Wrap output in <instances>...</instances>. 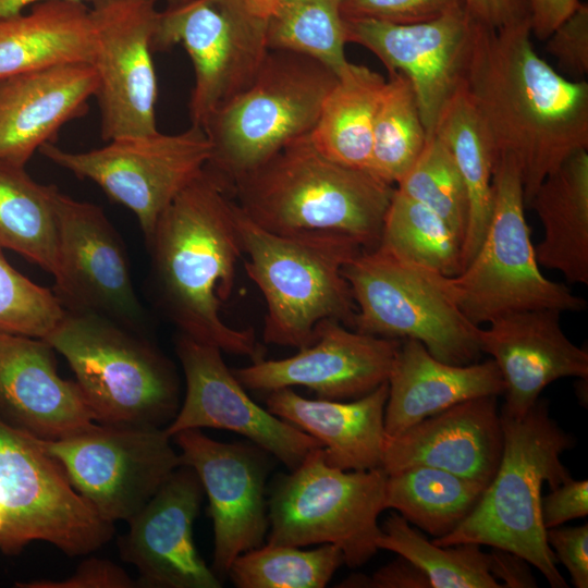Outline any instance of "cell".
<instances>
[{
  "label": "cell",
  "instance_id": "6da1fadb",
  "mask_svg": "<svg viewBox=\"0 0 588 588\" xmlns=\"http://www.w3.org/2000/svg\"><path fill=\"white\" fill-rule=\"evenodd\" d=\"M464 87L495 158L517 160L525 206L549 173L588 149V83L537 54L529 19L499 29L479 23Z\"/></svg>",
  "mask_w": 588,
  "mask_h": 588
},
{
  "label": "cell",
  "instance_id": "7a4b0ae2",
  "mask_svg": "<svg viewBox=\"0 0 588 588\" xmlns=\"http://www.w3.org/2000/svg\"><path fill=\"white\" fill-rule=\"evenodd\" d=\"M236 206L231 182L207 164L160 215L147 243L158 290L181 333L254 363L264 359L254 330L232 328L220 316L244 253Z\"/></svg>",
  "mask_w": 588,
  "mask_h": 588
},
{
  "label": "cell",
  "instance_id": "3957f363",
  "mask_svg": "<svg viewBox=\"0 0 588 588\" xmlns=\"http://www.w3.org/2000/svg\"><path fill=\"white\" fill-rule=\"evenodd\" d=\"M242 211L275 234L333 232L378 246L395 187L323 156L308 135L230 181Z\"/></svg>",
  "mask_w": 588,
  "mask_h": 588
},
{
  "label": "cell",
  "instance_id": "277c9868",
  "mask_svg": "<svg viewBox=\"0 0 588 588\" xmlns=\"http://www.w3.org/2000/svg\"><path fill=\"white\" fill-rule=\"evenodd\" d=\"M501 414V413H500ZM503 449L491 481L467 517L438 546L476 543L513 552L535 566L553 588H567L546 537L541 517V488L554 489L572 478L561 455L574 446L538 401L520 418L501 415Z\"/></svg>",
  "mask_w": 588,
  "mask_h": 588
},
{
  "label": "cell",
  "instance_id": "5b68a950",
  "mask_svg": "<svg viewBox=\"0 0 588 588\" xmlns=\"http://www.w3.org/2000/svg\"><path fill=\"white\" fill-rule=\"evenodd\" d=\"M236 223L248 257L245 271L267 305L266 343L299 350L315 341L323 320L353 326L356 304L343 268L364 249L357 241L333 232L275 234L238 205Z\"/></svg>",
  "mask_w": 588,
  "mask_h": 588
},
{
  "label": "cell",
  "instance_id": "8992f818",
  "mask_svg": "<svg viewBox=\"0 0 588 588\" xmlns=\"http://www.w3.org/2000/svg\"><path fill=\"white\" fill-rule=\"evenodd\" d=\"M525 207L519 164L511 155H499L486 234L456 275H441L448 296L475 326L524 310L551 308L563 313L586 308L585 299L541 272Z\"/></svg>",
  "mask_w": 588,
  "mask_h": 588
},
{
  "label": "cell",
  "instance_id": "52a82bcc",
  "mask_svg": "<svg viewBox=\"0 0 588 588\" xmlns=\"http://www.w3.org/2000/svg\"><path fill=\"white\" fill-rule=\"evenodd\" d=\"M44 340L69 363L96 422L162 428L175 416L171 368L134 330L94 313L65 310Z\"/></svg>",
  "mask_w": 588,
  "mask_h": 588
},
{
  "label": "cell",
  "instance_id": "ba28073f",
  "mask_svg": "<svg viewBox=\"0 0 588 588\" xmlns=\"http://www.w3.org/2000/svg\"><path fill=\"white\" fill-rule=\"evenodd\" d=\"M336 79L308 56L269 50L253 83L204 124L211 145L208 166L231 181L308 135Z\"/></svg>",
  "mask_w": 588,
  "mask_h": 588
},
{
  "label": "cell",
  "instance_id": "9c48e42d",
  "mask_svg": "<svg viewBox=\"0 0 588 588\" xmlns=\"http://www.w3.org/2000/svg\"><path fill=\"white\" fill-rule=\"evenodd\" d=\"M356 304L353 330L413 339L452 365L480 356L479 327L469 322L441 284L440 273L377 246L362 249L343 268Z\"/></svg>",
  "mask_w": 588,
  "mask_h": 588
},
{
  "label": "cell",
  "instance_id": "30bf717a",
  "mask_svg": "<svg viewBox=\"0 0 588 588\" xmlns=\"http://www.w3.org/2000/svg\"><path fill=\"white\" fill-rule=\"evenodd\" d=\"M387 477L382 467H332L321 446L311 450L272 491L268 543L334 544L347 566H362L378 551V517L385 510Z\"/></svg>",
  "mask_w": 588,
  "mask_h": 588
},
{
  "label": "cell",
  "instance_id": "8fae6325",
  "mask_svg": "<svg viewBox=\"0 0 588 588\" xmlns=\"http://www.w3.org/2000/svg\"><path fill=\"white\" fill-rule=\"evenodd\" d=\"M113 531L34 436L0 418V551L13 555L45 541L70 556L85 555Z\"/></svg>",
  "mask_w": 588,
  "mask_h": 588
},
{
  "label": "cell",
  "instance_id": "7c38bea8",
  "mask_svg": "<svg viewBox=\"0 0 588 588\" xmlns=\"http://www.w3.org/2000/svg\"><path fill=\"white\" fill-rule=\"evenodd\" d=\"M34 439L75 491L112 524L131 520L183 465L160 427L94 422L69 437Z\"/></svg>",
  "mask_w": 588,
  "mask_h": 588
},
{
  "label": "cell",
  "instance_id": "4fadbf2b",
  "mask_svg": "<svg viewBox=\"0 0 588 588\" xmlns=\"http://www.w3.org/2000/svg\"><path fill=\"white\" fill-rule=\"evenodd\" d=\"M182 45L194 69L188 102L192 125L244 91L269 51L266 20L244 0H184L158 12L152 51Z\"/></svg>",
  "mask_w": 588,
  "mask_h": 588
},
{
  "label": "cell",
  "instance_id": "5bb4252c",
  "mask_svg": "<svg viewBox=\"0 0 588 588\" xmlns=\"http://www.w3.org/2000/svg\"><path fill=\"white\" fill-rule=\"evenodd\" d=\"M38 151L81 180L96 183L137 218L146 242L160 215L208 164L211 145L203 127L175 134L159 131L120 137L87 151L64 150L53 143Z\"/></svg>",
  "mask_w": 588,
  "mask_h": 588
},
{
  "label": "cell",
  "instance_id": "9a60e30c",
  "mask_svg": "<svg viewBox=\"0 0 588 588\" xmlns=\"http://www.w3.org/2000/svg\"><path fill=\"white\" fill-rule=\"evenodd\" d=\"M158 0H94L95 93L103 140L157 132L151 39Z\"/></svg>",
  "mask_w": 588,
  "mask_h": 588
},
{
  "label": "cell",
  "instance_id": "2e32d148",
  "mask_svg": "<svg viewBox=\"0 0 588 588\" xmlns=\"http://www.w3.org/2000/svg\"><path fill=\"white\" fill-rule=\"evenodd\" d=\"M347 42L358 44L411 82L428 138L464 85L479 23L464 5L430 21L393 24L344 19Z\"/></svg>",
  "mask_w": 588,
  "mask_h": 588
},
{
  "label": "cell",
  "instance_id": "e0dca14e",
  "mask_svg": "<svg viewBox=\"0 0 588 588\" xmlns=\"http://www.w3.org/2000/svg\"><path fill=\"white\" fill-rule=\"evenodd\" d=\"M57 296L71 311L94 313L135 331L143 309L124 244L103 210L56 188Z\"/></svg>",
  "mask_w": 588,
  "mask_h": 588
},
{
  "label": "cell",
  "instance_id": "ac0fdd59",
  "mask_svg": "<svg viewBox=\"0 0 588 588\" xmlns=\"http://www.w3.org/2000/svg\"><path fill=\"white\" fill-rule=\"evenodd\" d=\"M217 346L181 333L176 353L185 376L181 408L164 427L172 438L186 429L215 428L240 433L294 470L319 441L257 405Z\"/></svg>",
  "mask_w": 588,
  "mask_h": 588
},
{
  "label": "cell",
  "instance_id": "d6986e66",
  "mask_svg": "<svg viewBox=\"0 0 588 588\" xmlns=\"http://www.w3.org/2000/svg\"><path fill=\"white\" fill-rule=\"evenodd\" d=\"M401 342L356 330L336 320H323L315 341L283 359L258 360L233 370L249 390L306 387L319 399L344 401L368 394L388 381Z\"/></svg>",
  "mask_w": 588,
  "mask_h": 588
},
{
  "label": "cell",
  "instance_id": "ffe728a7",
  "mask_svg": "<svg viewBox=\"0 0 588 588\" xmlns=\"http://www.w3.org/2000/svg\"><path fill=\"white\" fill-rule=\"evenodd\" d=\"M172 438L182 464L195 470L208 497L212 571L217 576L228 575L238 555L262 546L269 526L264 464L249 448L216 441L200 429H186Z\"/></svg>",
  "mask_w": 588,
  "mask_h": 588
},
{
  "label": "cell",
  "instance_id": "44dd1931",
  "mask_svg": "<svg viewBox=\"0 0 588 588\" xmlns=\"http://www.w3.org/2000/svg\"><path fill=\"white\" fill-rule=\"evenodd\" d=\"M204 489L195 470L177 467L145 506L128 520L120 538L122 559L136 566L138 586L219 588L217 574L197 552L193 526Z\"/></svg>",
  "mask_w": 588,
  "mask_h": 588
},
{
  "label": "cell",
  "instance_id": "7402d4cb",
  "mask_svg": "<svg viewBox=\"0 0 588 588\" xmlns=\"http://www.w3.org/2000/svg\"><path fill=\"white\" fill-rule=\"evenodd\" d=\"M561 311L542 308L513 313L479 327L482 353L495 362L505 403L501 415L523 417L553 381L576 377L587 380L588 353L563 332Z\"/></svg>",
  "mask_w": 588,
  "mask_h": 588
},
{
  "label": "cell",
  "instance_id": "603a6c76",
  "mask_svg": "<svg viewBox=\"0 0 588 588\" xmlns=\"http://www.w3.org/2000/svg\"><path fill=\"white\" fill-rule=\"evenodd\" d=\"M502 449L497 396L486 395L385 437L381 467L388 475L418 465L436 467L487 486L495 475Z\"/></svg>",
  "mask_w": 588,
  "mask_h": 588
},
{
  "label": "cell",
  "instance_id": "cb8c5ba5",
  "mask_svg": "<svg viewBox=\"0 0 588 588\" xmlns=\"http://www.w3.org/2000/svg\"><path fill=\"white\" fill-rule=\"evenodd\" d=\"M0 418L42 439L69 437L96 422L77 383L59 375L44 339L1 330Z\"/></svg>",
  "mask_w": 588,
  "mask_h": 588
},
{
  "label": "cell",
  "instance_id": "d4e9b609",
  "mask_svg": "<svg viewBox=\"0 0 588 588\" xmlns=\"http://www.w3.org/2000/svg\"><path fill=\"white\" fill-rule=\"evenodd\" d=\"M90 63H68L0 79V163L24 168L61 127L84 117L97 89Z\"/></svg>",
  "mask_w": 588,
  "mask_h": 588
},
{
  "label": "cell",
  "instance_id": "484cf974",
  "mask_svg": "<svg viewBox=\"0 0 588 588\" xmlns=\"http://www.w3.org/2000/svg\"><path fill=\"white\" fill-rule=\"evenodd\" d=\"M387 437L466 400L501 395L504 382L495 362L452 365L433 357L422 343L404 339L388 377Z\"/></svg>",
  "mask_w": 588,
  "mask_h": 588
},
{
  "label": "cell",
  "instance_id": "4316f807",
  "mask_svg": "<svg viewBox=\"0 0 588 588\" xmlns=\"http://www.w3.org/2000/svg\"><path fill=\"white\" fill-rule=\"evenodd\" d=\"M388 382L353 401L309 400L291 388L269 392L267 409L319 441L328 465L342 470L381 467Z\"/></svg>",
  "mask_w": 588,
  "mask_h": 588
},
{
  "label": "cell",
  "instance_id": "83f0119b",
  "mask_svg": "<svg viewBox=\"0 0 588 588\" xmlns=\"http://www.w3.org/2000/svg\"><path fill=\"white\" fill-rule=\"evenodd\" d=\"M94 53L85 2L45 1L0 17V79L60 64H91Z\"/></svg>",
  "mask_w": 588,
  "mask_h": 588
},
{
  "label": "cell",
  "instance_id": "f1b7e54d",
  "mask_svg": "<svg viewBox=\"0 0 588 588\" xmlns=\"http://www.w3.org/2000/svg\"><path fill=\"white\" fill-rule=\"evenodd\" d=\"M527 207L544 230L535 247L539 266L560 271L572 283L588 284V149L549 173Z\"/></svg>",
  "mask_w": 588,
  "mask_h": 588
},
{
  "label": "cell",
  "instance_id": "f546056e",
  "mask_svg": "<svg viewBox=\"0 0 588 588\" xmlns=\"http://www.w3.org/2000/svg\"><path fill=\"white\" fill-rule=\"evenodd\" d=\"M385 82L378 72L351 62L338 75L308 134L323 156L369 171L375 115Z\"/></svg>",
  "mask_w": 588,
  "mask_h": 588
},
{
  "label": "cell",
  "instance_id": "4dcf8cb0",
  "mask_svg": "<svg viewBox=\"0 0 588 588\" xmlns=\"http://www.w3.org/2000/svg\"><path fill=\"white\" fill-rule=\"evenodd\" d=\"M434 135L449 148L463 179L468 222L462 244V269L477 252L492 209L495 154L464 85L443 112Z\"/></svg>",
  "mask_w": 588,
  "mask_h": 588
},
{
  "label": "cell",
  "instance_id": "1f68e13d",
  "mask_svg": "<svg viewBox=\"0 0 588 588\" xmlns=\"http://www.w3.org/2000/svg\"><path fill=\"white\" fill-rule=\"evenodd\" d=\"M486 487L440 468L413 466L388 475L384 507L440 538L467 517Z\"/></svg>",
  "mask_w": 588,
  "mask_h": 588
},
{
  "label": "cell",
  "instance_id": "d6a6232c",
  "mask_svg": "<svg viewBox=\"0 0 588 588\" xmlns=\"http://www.w3.org/2000/svg\"><path fill=\"white\" fill-rule=\"evenodd\" d=\"M56 188L35 182L24 168L0 163V247L17 253L53 278L59 266Z\"/></svg>",
  "mask_w": 588,
  "mask_h": 588
},
{
  "label": "cell",
  "instance_id": "836d02e7",
  "mask_svg": "<svg viewBox=\"0 0 588 588\" xmlns=\"http://www.w3.org/2000/svg\"><path fill=\"white\" fill-rule=\"evenodd\" d=\"M378 549L401 555L427 576L431 588H500L490 573V556L476 543L438 546L392 513L380 526Z\"/></svg>",
  "mask_w": 588,
  "mask_h": 588
},
{
  "label": "cell",
  "instance_id": "e575fe53",
  "mask_svg": "<svg viewBox=\"0 0 588 588\" xmlns=\"http://www.w3.org/2000/svg\"><path fill=\"white\" fill-rule=\"evenodd\" d=\"M378 246L444 277L462 270V240L434 211L394 191Z\"/></svg>",
  "mask_w": 588,
  "mask_h": 588
},
{
  "label": "cell",
  "instance_id": "d590c367",
  "mask_svg": "<svg viewBox=\"0 0 588 588\" xmlns=\"http://www.w3.org/2000/svg\"><path fill=\"white\" fill-rule=\"evenodd\" d=\"M269 50L308 56L340 75L348 65L340 0H281L266 20Z\"/></svg>",
  "mask_w": 588,
  "mask_h": 588
},
{
  "label": "cell",
  "instance_id": "8d00e7d4",
  "mask_svg": "<svg viewBox=\"0 0 588 588\" xmlns=\"http://www.w3.org/2000/svg\"><path fill=\"white\" fill-rule=\"evenodd\" d=\"M389 74L375 115L369 171L396 185L421 154L428 136L411 82L403 74Z\"/></svg>",
  "mask_w": 588,
  "mask_h": 588
},
{
  "label": "cell",
  "instance_id": "74e56055",
  "mask_svg": "<svg viewBox=\"0 0 588 588\" xmlns=\"http://www.w3.org/2000/svg\"><path fill=\"white\" fill-rule=\"evenodd\" d=\"M299 548L260 546L238 555L228 575L240 588H322L344 563L342 551L334 544Z\"/></svg>",
  "mask_w": 588,
  "mask_h": 588
},
{
  "label": "cell",
  "instance_id": "f35d334b",
  "mask_svg": "<svg viewBox=\"0 0 588 588\" xmlns=\"http://www.w3.org/2000/svg\"><path fill=\"white\" fill-rule=\"evenodd\" d=\"M395 188L440 216L463 244L468 222L467 193L449 148L437 135L428 138Z\"/></svg>",
  "mask_w": 588,
  "mask_h": 588
},
{
  "label": "cell",
  "instance_id": "ab89813d",
  "mask_svg": "<svg viewBox=\"0 0 588 588\" xmlns=\"http://www.w3.org/2000/svg\"><path fill=\"white\" fill-rule=\"evenodd\" d=\"M64 314L57 294L19 272L0 247V330L45 339Z\"/></svg>",
  "mask_w": 588,
  "mask_h": 588
},
{
  "label": "cell",
  "instance_id": "60d3db41",
  "mask_svg": "<svg viewBox=\"0 0 588 588\" xmlns=\"http://www.w3.org/2000/svg\"><path fill=\"white\" fill-rule=\"evenodd\" d=\"M463 0H340L343 19H369L393 24H415L458 8Z\"/></svg>",
  "mask_w": 588,
  "mask_h": 588
},
{
  "label": "cell",
  "instance_id": "b9f144b4",
  "mask_svg": "<svg viewBox=\"0 0 588 588\" xmlns=\"http://www.w3.org/2000/svg\"><path fill=\"white\" fill-rule=\"evenodd\" d=\"M546 49L559 66L575 76L588 73V5L580 2L546 39Z\"/></svg>",
  "mask_w": 588,
  "mask_h": 588
},
{
  "label": "cell",
  "instance_id": "7bdbcfd3",
  "mask_svg": "<svg viewBox=\"0 0 588 588\" xmlns=\"http://www.w3.org/2000/svg\"><path fill=\"white\" fill-rule=\"evenodd\" d=\"M22 588H132L137 586L117 564L102 559H88L65 579H38L19 583Z\"/></svg>",
  "mask_w": 588,
  "mask_h": 588
},
{
  "label": "cell",
  "instance_id": "ee69618b",
  "mask_svg": "<svg viewBox=\"0 0 588 588\" xmlns=\"http://www.w3.org/2000/svg\"><path fill=\"white\" fill-rule=\"evenodd\" d=\"M554 555L567 568L576 588L588 587V524L546 530Z\"/></svg>",
  "mask_w": 588,
  "mask_h": 588
},
{
  "label": "cell",
  "instance_id": "f6af8a7d",
  "mask_svg": "<svg viewBox=\"0 0 588 588\" xmlns=\"http://www.w3.org/2000/svg\"><path fill=\"white\" fill-rule=\"evenodd\" d=\"M588 514V481L569 480L541 498V517L546 529L585 517Z\"/></svg>",
  "mask_w": 588,
  "mask_h": 588
},
{
  "label": "cell",
  "instance_id": "bcb514c9",
  "mask_svg": "<svg viewBox=\"0 0 588 588\" xmlns=\"http://www.w3.org/2000/svg\"><path fill=\"white\" fill-rule=\"evenodd\" d=\"M463 4L478 23L492 29L529 19L524 0H463Z\"/></svg>",
  "mask_w": 588,
  "mask_h": 588
},
{
  "label": "cell",
  "instance_id": "7dc6e473",
  "mask_svg": "<svg viewBox=\"0 0 588 588\" xmlns=\"http://www.w3.org/2000/svg\"><path fill=\"white\" fill-rule=\"evenodd\" d=\"M529 12L531 34L546 40L580 4L579 0H524Z\"/></svg>",
  "mask_w": 588,
  "mask_h": 588
},
{
  "label": "cell",
  "instance_id": "c3c4849f",
  "mask_svg": "<svg viewBox=\"0 0 588 588\" xmlns=\"http://www.w3.org/2000/svg\"><path fill=\"white\" fill-rule=\"evenodd\" d=\"M365 584L375 588H431L424 572L401 555L380 567Z\"/></svg>",
  "mask_w": 588,
  "mask_h": 588
},
{
  "label": "cell",
  "instance_id": "681fc988",
  "mask_svg": "<svg viewBox=\"0 0 588 588\" xmlns=\"http://www.w3.org/2000/svg\"><path fill=\"white\" fill-rule=\"evenodd\" d=\"M490 556V573L498 580H502V587L530 588L537 587L529 563L522 556L507 550L492 548Z\"/></svg>",
  "mask_w": 588,
  "mask_h": 588
},
{
  "label": "cell",
  "instance_id": "f907efd6",
  "mask_svg": "<svg viewBox=\"0 0 588 588\" xmlns=\"http://www.w3.org/2000/svg\"><path fill=\"white\" fill-rule=\"evenodd\" d=\"M45 1H53V0H0V17L2 16H9L13 15L20 12L25 11V9L40 2ZM63 1H76V2H85V1H94V0H63ZM167 2V4H174L182 2L184 0H163Z\"/></svg>",
  "mask_w": 588,
  "mask_h": 588
},
{
  "label": "cell",
  "instance_id": "816d5d0a",
  "mask_svg": "<svg viewBox=\"0 0 588 588\" xmlns=\"http://www.w3.org/2000/svg\"><path fill=\"white\" fill-rule=\"evenodd\" d=\"M248 9L257 16L267 20L281 0H244Z\"/></svg>",
  "mask_w": 588,
  "mask_h": 588
}]
</instances>
